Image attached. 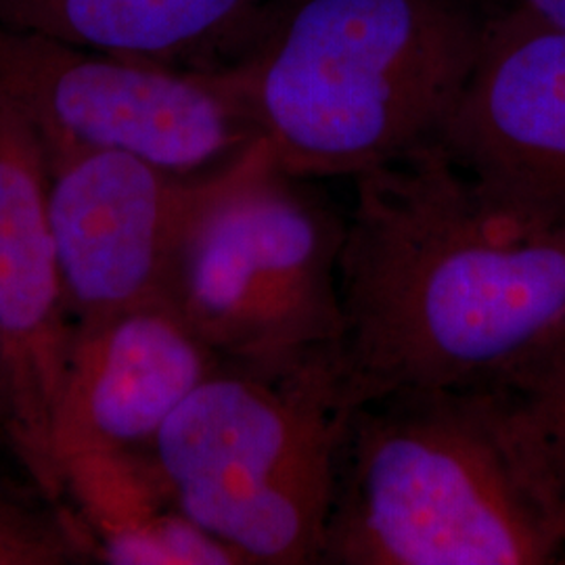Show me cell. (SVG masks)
Segmentation results:
<instances>
[{
    "label": "cell",
    "instance_id": "cell-1",
    "mask_svg": "<svg viewBox=\"0 0 565 565\" xmlns=\"http://www.w3.org/2000/svg\"><path fill=\"white\" fill-rule=\"evenodd\" d=\"M340 294L350 403L505 384L565 333V223L488 193L438 142L356 177Z\"/></svg>",
    "mask_w": 565,
    "mask_h": 565
},
{
    "label": "cell",
    "instance_id": "cell-2",
    "mask_svg": "<svg viewBox=\"0 0 565 565\" xmlns=\"http://www.w3.org/2000/svg\"><path fill=\"white\" fill-rule=\"evenodd\" d=\"M565 564V471L509 384L352 411L321 565Z\"/></svg>",
    "mask_w": 565,
    "mask_h": 565
},
{
    "label": "cell",
    "instance_id": "cell-3",
    "mask_svg": "<svg viewBox=\"0 0 565 565\" xmlns=\"http://www.w3.org/2000/svg\"><path fill=\"white\" fill-rule=\"evenodd\" d=\"M484 28L463 0H291L221 74L281 172L359 177L438 139Z\"/></svg>",
    "mask_w": 565,
    "mask_h": 565
},
{
    "label": "cell",
    "instance_id": "cell-4",
    "mask_svg": "<svg viewBox=\"0 0 565 565\" xmlns=\"http://www.w3.org/2000/svg\"><path fill=\"white\" fill-rule=\"evenodd\" d=\"M352 411L340 345L226 363L163 424L153 467L172 505L243 564H323Z\"/></svg>",
    "mask_w": 565,
    "mask_h": 565
},
{
    "label": "cell",
    "instance_id": "cell-5",
    "mask_svg": "<svg viewBox=\"0 0 565 565\" xmlns=\"http://www.w3.org/2000/svg\"><path fill=\"white\" fill-rule=\"evenodd\" d=\"M273 156L214 203L168 287L226 363L270 364L340 345L345 224Z\"/></svg>",
    "mask_w": 565,
    "mask_h": 565
},
{
    "label": "cell",
    "instance_id": "cell-6",
    "mask_svg": "<svg viewBox=\"0 0 565 565\" xmlns=\"http://www.w3.org/2000/svg\"><path fill=\"white\" fill-rule=\"evenodd\" d=\"M0 93L36 130L49 166L121 151L200 174L263 139L223 74H182L4 25Z\"/></svg>",
    "mask_w": 565,
    "mask_h": 565
},
{
    "label": "cell",
    "instance_id": "cell-7",
    "mask_svg": "<svg viewBox=\"0 0 565 565\" xmlns=\"http://www.w3.org/2000/svg\"><path fill=\"white\" fill-rule=\"evenodd\" d=\"M268 156L258 139L200 174L170 172L121 151H84L51 163L49 216L72 323H97L168 298L195 226Z\"/></svg>",
    "mask_w": 565,
    "mask_h": 565
},
{
    "label": "cell",
    "instance_id": "cell-8",
    "mask_svg": "<svg viewBox=\"0 0 565 565\" xmlns=\"http://www.w3.org/2000/svg\"><path fill=\"white\" fill-rule=\"evenodd\" d=\"M49 184L36 130L0 93V415L21 463L55 501L65 492L55 425L74 323Z\"/></svg>",
    "mask_w": 565,
    "mask_h": 565
},
{
    "label": "cell",
    "instance_id": "cell-9",
    "mask_svg": "<svg viewBox=\"0 0 565 565\" xmlns=\"http://www.w3.org/2000/svg\"><path fill=\"white\" fill-rule=\"evenodd\" d=\"M436 142L494 198L565 223V30L509 11L488 21Z\"/></svg>",
    "mask_w": 565,
    "mask_h": 565
},
{
    "label": "cell",
    "instance_id": "cell-10",
    "mask_svg": "<svg viewBox=\"0 0 565 565\" xmlns=\"http://www.w3.org/2000/svg\"><path fill=\"white\" fill-rule=\"evenodd\" d=\"M224 364L168 298L74 324L55 425L61 476L82 455L151 448L172 413Z\"/></svg>",
    "mask_w": 565,
    "mask_h": 565
},
{
    "label": "cell",
    "instance_id": "cell-11",
    "mask_svg": "<svg viewBox=\"0 0 565 565\" xmlns=\"http://www.w3.org/2000/svg\"><path fill=\"white\" fill-rule=\"evenodd\" d=\"M260 0H0V25L166 65L223 41Z\"/></svg>",
    "mask_w": 565,
    "mask_h": 565
},
{
    "label": "cell",
    "instance_id": "cell-12",
    "mask_svg": "<svg viewBox=\"0 0 565 565\" xmlns=\"http://www.w3.org/2000/svg\"><path fill=\"white\" fill-rule=\"evenodd\" d=\"M102 553L105 562L118 565L243 564L231 546L193 524L177 507L103 539Z\"/></svg>",
    "mask_w": 565,
    "mask_h": 565
},
{
    "label": "cell",
    "instance_id": "cell-13",
    "mask_svg": "<svg viewBox=\"0 0 565 565\" xmlns=\"http://www.w3.org/2000/svg\"><path fill=\"white\" fill-rule=\"evenodd\" d=\"M505 384L522 396L565 471V333L522 364Z\"/></svg>",
    "mask_w": 565,
    "mask_h": 565
},
{
    "label": "cell",
    "instance_id": "cell-14",
    "mask_svg": "<svg viewBox=\"0 0 565 565\" xmlns=\"http://www.w3.org/2000/svg\"><path fill=\"white\" fill-rule=\"evenodd\" d=\"M78 548L63 525L0 492V565H61Z\"/></svg>",
    "mask_w": 565,
    "mask_h": 565
},
{
    "label": "cell",
    "instance_id": "cell-15",
    "mask_svg": "<svg viewBox=\"0 0 565 565\" xmlns=\"http://www.w3.org/2000/svg\"><path fill=\"white\" fill-rule=\"evenodd\" d=\"M505 11L565 30V0H507Z\"/></svg>",
    "mask_w": 565,
    "mask_h": 565
}]
</instances>
